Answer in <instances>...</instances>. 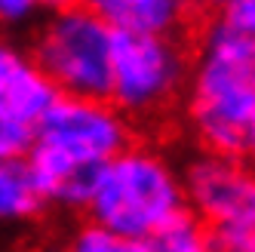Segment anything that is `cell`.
<instances>
[{"mask_svg":"<svg viewBox=\"0 0 255 252\" xmlns=\"http://www.w3.org/2000/svg\"><path fill=\"white\" fill-rule=\"evenodd\" d=\"M132 141V120L108 99L59 96L40 120L25 154L49 206L83 209L93 175Z\"/></svg>","mask_w":255,"mask_h":252,"instance_id":"obj_1","label":"cell"},{"mask_svg":"<svg viewBox=\"0 0 255 252\" xmlns=\"http://www.w3.org/2000/svg\"><path fill=\"white\" fill-rule=\"evenodd\" d=\"M185 93L200 148L249 157L255 148V34L215 19L191 59Z\"/></svg>","mask_w":255,"mask_h":252,"instance_id":"obj_2","label":"cell"},{"mask_svg":"<svg viewBox=\"0 0 255 252\" xmlns=\"http://www.w3.org/2000/svg\"><path fill=\"white\" fill-rule=\"evenodd\" d=\"M185 209L175 163L163 151L135 141L99 166L83 203L89 222L129 240H148Z\"/></svg>","mask_w":255,"mask_h":252,"instance_id":"obj_3","label":"cell"},{"mask_svg":"<svg viewBox=\"0 0 255 252\" xmlns=\"http://www.w3.org/2000/svg\"><path fill=\"white\" fill-rule=\"evenodd\" d=\"M191 59V49L178 40V34L114 31L105 99L129 120L163 117L185 93Z\"/></svg>","mask_w":255,"mask_h":252,"instance_id":"obj_4","label":"cell"},{"mask_svg":"<svg viewBox=\"0 0 255 252\" xmlns=\"http://www.w3.org/2000/svg\"><path fill=\"white\" fill-rule=\"evenodd\" d=\"M114 31L86 6L71 3L46 12L40 31L34 34L31 56L59 89V96L105 99L111 80Z\"/></svg>","mask_w":255,"mask_h":252,"instance_id":"obj_5","label":"cell"},{"mask_svg":"<svg viewBox=\"0 0 255 252\" xmlns=\"http://www.w3.org/2000/svg\"><path fill=\"white\" fill-rule=\"evenodd\" d=\"M178 175L188 212L209 231L255 228V178L246 157L200 151Z\"/></svg>","mask_w":255,"mask_h":252,"instance_id":"obj_6","label":"cell"},{"mask_svg":"<svg viewBox=\"0 0 255 252\" xmlns=\"http://www.w3.org/2000/svg\"><path fill=\"white\" fill-rule=\"evenodd\" d=\"M56 99L59 89L43 74L31 49L0 40V111L34 126Z\"/></svg>","mask_w":255,"mask_h":252,"instance_id":"obj_7","label":"cell"},{"mask_svg":"<svg viewBox=\"0 0 255 252\" xmlns=\"http://www.w3.org/2000/svg\"><path fill=\"white\" fill-rule=\"evenodd\" d=\"M123 34H178L191 19V0H77Z\"/></svg>","mask_w":255,"mask_h":252,"instance_id":"obj_8","label":"cell"},{"mask_svg":"<svg viewBox=\"0 0 255 252\" xmlns=\"http://www.w3.org/2000/svg\"><path fill=\"white\" fill-rule=\"evenodd\" d=\"M46 197L25 157L0 160V225H25L40 219Z\"/></svg>","mask_w":255,"mask_h":252,"instance_id":"obj_9","label":"cell"},{"mask_svg":"<svg viewBox=\"0 0 255 252\" xmlns=\"http://www.w3.org/2000/svg\"><path fill=\"white\" fill-rule=\"evenodd\" d=\"M148 246L151 252H215L209 228L197 222L188 209L175 215L172 222H166L160 231H154L148 237Z\"/></svg>","mask_w":255,"mask_h":252,"instance_id":"obj_10","label":"cell"},{"mask_svg":"<svg viewBox=\"0 0 255 252\" xmlns=\"http://www.w3.org/2000/svg\"><path fill=\"white\" fill-rule=\"evenodd\" d=\"M62 252H151V246L148 240H129L96 222H86L71 234Z\"/></svg>","mask_w":255,"mask_h":252,"instance_id":"obj_11","label":"cell"},{"mask_svg":"<svg viewBox=\"0 0 255 252\" xmlns=\"http://www.w3.org/2000/svg\"><path fill=\"white\" fill-rule=\"evenodd\" d=\"M34 138V126L12 117L6 111H0V160L9 157H25Z\"/></svg>","mask_w":255,"mask_h":252,"instance_id":"obj_12","label":"cell"},{"mask_svg":"<svg viewBox=\"0 0 255 252\" xmlns=\"http://www.w3.org/2000/svg\"><path fill=\"white\" fill-rule=\"evenodd\" d=\"M43 15V0H0V25L19 28Z\"/></svg>","mask_w":255,"mask_h":252,"instance_id":"obj_13","label":"cell"},{"mask_svg":"<svg viewBox=\"0 0 255 252\" xmlns=\"http://www.w3.org/2000/svg\"><path fill=\"white\" fill-rule=\"evenodd\" d=\"M218 19L237 31L255 34V0H225L218 6Z\"/></svg>","mask_w":255,"mask_h":252,"instance_id":"obj_14","label":"cell"},{"mask_svg":"<svg viewBox=\"0 0 255 252\" xmlns=\"http://www.w3.org/2000/svg\"><path fill=\"white\" fill-rule=\"evenodd\" d=\"M71 3H77V0H43V15L46 12H56V9H65Z\"/></svg>","mask_w":255,"mask_h":252,"instance_id":"obj_15","label":"cell"},{"mask_svg":"<svg viewBox=\"0 0 255 252\" xmlns=\"http://www.w3.org/2000/svg\"><path fill=\"white\" fill-rule=\"evenodd\" d=\"M200 3H206V6H215V9H218V6L225 3V0H200Z\"/></svg>","mask_w":255,"mask_h":252,"instance_id":"obj_16","label":"cell"}]
</instances>
